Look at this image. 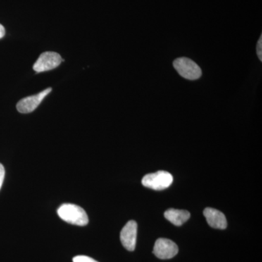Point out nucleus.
Segmentation results:
<instances>
[{
    "instance_id": "nucleus-4",
    "label": "nucleus",
    "mask_w": 262,
    "mask_h": 262,
    "mask_svg": "<svg viewBox=\"0 0 262 262\" xmlns=\"http://www.w3.org/2000/svg\"><path fill=\"white\" fill-rule=\"evenodd\" d=\"M63 61L61 56L56 52H45L42 53L33 66V70L37 73L47 72L57 68Z\"/></svg>"
},
{
    "instance_id": "nucleus-5",
    "label": "nucleus",
    "mask_w": 262,
    "mask_h": 262,
    "mask_svg": "<svg viewBox=\"0 0 262 262\" xmlns=\"http://www.w3.org/2000/svg\"><path fill=\"white\" fill-rule=\"evenodd\" d=\"M179 252L177 245L170 239L159 238L155 242L153 253L160 259H170Z\"/></svg>"
},
{
    "instance_id": "nucleus-2",
    "label": "nucleus",
    "mask_w": 262,
    "mask_h": 262,
    "mask_svg": "<svg viewBox=\"0 0 262 262\" xmlns=\"http://www.w3.org/2000/svg\"><path fill=\"white\" fill-rule=\"evenodd\" d=\"M173 176L167 171L160 170L156 173L146 174L141 183L145 187L154 190H163L173 183Z\"/></svg>"
},
{
    "instance_id": "nucleus-9",
    "label": "nucleus",
    "mask_w": 262,
    "mask_h": 262,
    "mask_svg": "<svg viewBox=\"0 0 262 262\" xmlns=\"http://www.w3.org/2000/svg\"><path fill=\"white\" fill-rule=\"evenodd\" d=\"M165 219L175 226H182L190 218V213L185 210L170 209L167 210L164 213Z\"/></svg>"
},
{
    "instance_id": "nucleus-12",
    "label": "nucleus",
    "mask_w": 262,
    "mask_h": 262,
    "mask_svg": "<svg viewBox=\"0 0 262 262\" xmlns=\"http://www.w3.org/2000/svg\"><path fill=\"white\" fill-rule=\"evenodd\" d=\"M262 36L260 37L259 40L258 41L257 44V55L258 58H259L260 61H262Z\"/></svg>"
},
{
    "instance_id": "nucleus-7",
    "label": "nucleus",
    "mask_w": 262,
    "mask_h": 262,
    "mask_svg": "<svg viewBox=\"0 0 262 262\" xmlns=\"http://www.w3.org/2000/svg\"><path fill=\"white\" fill-rule=\"evenodd\" d=\"M137 238V223L131 220L125 225L120 232V241L123 247L129 251H134L136 248Z\"/></svg>"
},
{
    "instance_id": "nucleus-13",
    "label": "nucleus",
    "mask_w": 262,
    "mask_h": 262,
    "mask_svg": "<svg viewBox=\"0 0 262 262\" xmlns=\"http://www.w3.org/2000/svg\"><path fill=\"white\" fill-rule=\"evenodd\" d=\"M5 34V29L2 24H0V39L4 37Z\"/></svg>"
},
{
    "instance_id": "nucleus-6",
    "label": "nucleus",
    "mask_w": 262,
    "mask_h": 262,
    "mask_svg": "<svg viewBox=\"0 0 262 262\" xmlns=\"http://www.w3.org/2000/svg\"><path fill=\"white\" fill-rule=\"evenodd\" d=\"M51 89H48L37 95L22 98L17 103V110H18L19 113L22 114L32 113L40 104L43 99L51 93Z\"/></svg>"
},
{
    "instance_id": "nucleus-3",
    "label": "nucleus",
    "mask_w": 262,
    "mask_h": 262,
    "mask_svg": "<svg viewBox=\"0 0 262 262\" xmlns=\"http://www.w3.org/2000/svg\"><path fill=\"white\" fill-rule=\"evenodd\" d=\"M173 67L179 75L187 80H195L201 77V69L189 58H177L173 62Z\"/></svg>"
},
{
    "instance_id": "nucleus-11",
    "label": "nucleus",
    "mask_w": 262,
    "mask_h": 262,
    "mask_svg": "<svg viewBox=\"0 0 262 262\" xmlns=\"http://www.w3.org/2000/svg\"><path fill=\"white\" fill-rule=\"evenodd\" d=\"M5 170L4 166L0 163V189L3 186V182H4Z\"/></svg>"
},
{
    "instance_id": "nucleus-1",
    "label": "nucleus",
    "mask_w": 262,
    "mask_h": 262,
    "mask_svg": "<svg viewBox=\"0 0 262 262\" xmlns=\"http://www.w3.org/2000/svg\"><path fill=\"white\" fill-rule=\"evenodd\" d=\"M58 215L62 220L71 225L85 226L89 224V220L87 213L83 208L75 204H63L58 209Z\"/></svg>"
},
{
    "instance_id": "nucleus-10",
    "label": "nucleus",
    "mask_w": 262,
    "mask_h": 262,
    "mask_svg": "<svg viewBox=\"0 0 262 262\" xmlns=\"http://www.w3.org/2000/svg\"><path fill=\"white\" fill-rule=\"evenodd\" d=\"M73 262H98L94 258L86 256H77L73 258Z\"/></svg>"
},
{
    "instance_id": "nucleus-8",
    "label": "nucleus",
    "mask_w": 262,
    "mask_h": 262,
    "mask_svg": "<svg viewBox=\"0 0 262 262\" xmlns=\"http://www.w3.org/2000/svg\"><path fill=\"white\" fill-rule=\"evenodd\" d=\"M207 222L215 229H225L227 227V219L223 213L212 208H207L203 211Z\"/></svg>"
}]
</instances>
